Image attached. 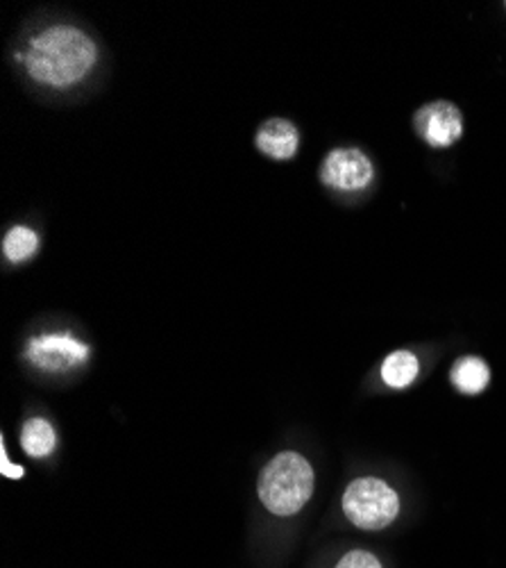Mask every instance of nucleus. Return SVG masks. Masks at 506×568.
Returning a JSON list of instances; mask_svg holds the SVG:
<instances>
[{
  "label": "nucleus",
  "mask_w": 506,
  "mask_h": 568,
  "mask_svg": "<svg viewBox=\"0 0 506 568\" xmlns=\"http://www.w3.org/2000/svg\"><path fill=\"white\" fill-rule=\"evenodd\" d=\"M39 250V237L28 226H14L3 239V255L12 261V265H23V261L32 259Z\"/></svg>",
  "instance_id": "11"
},
{
  "label": "nucleus",
  "mask_w": 506,
  "mask_h": 568,
  "mask_svg": "<svg viewBox=\"0 0 506 568\" xmlns=\"http://www.w3.org/2000/svg\"><path fill=\"white\" fill-rule=\"evenodd\" d=\"M28 360L41 371L62 373L86 362L89 348L66 332L39 334L28 341Z\"/></svg>",
  "instance_id": "6"
},
{
  "label": "nucleus",
  "mask_w": 506,
  "mask_h": 568,
  "mask_svg": "<svg viewBox=\"0 0 506 568\" xmlns=\"http://www.w3.org/2000/svg\"><path fill=\"white\" fill-rule=\"evenodd\" d=\"M413 130L430 148L443 151L464 137V114L447 101H434L413 114Z\"/></svg>",
  "instance_id": "5"
},
{
  "label": "nucleus",
  "mask_w": 506,
  "mask_h": 568,
  "mask_svg": "<svg viewBox=\"0 0 506 568\" xmlns=\"http://www.w3.org/2000/svg\"><path fill=\"white\" fill-rule=\"evenodd\" d=\"M58 444V436L53 425L45 421V419H30L23 425L21 432V446L25 451V455L41 459V457H49L55 451Z\"/></svg>",
  "instance_id": "9"
},
{
  "label": "nucleus",
  "mask_w": 506,
  "mask_h": 568,
  "mask_svg": "<svg viewBox=\"0 0 506 568\" xmlns=\"http://www.w3.org/2000/svg\"><path fill=\"white\" fill-rule=\"evenodd\" d=\"M255 144L264 157L287 162L298 155L300 133L298 127L287 118H268L257 130Z\"/></svg>",
  "instance_id": "7"
},
{
  "label": "nucleus",
  "mask_w": 506,
  "mask_h": 568,
  "mask_svg": "<svg viewBox=\"0 0 506 568\" xmlns=\"http://www.w3.org/2000/svg\"><path fill=\"white\" fill-rule=\"evenodd\" d=\"M23 60L30 78L51 90H69L82 82L99 62L94 39L73 25H51L41 30L28 47Z\"/></svg>",
  "instance_id": "1"
},
{
  "label": "nucleus",
  "mask_w": 506,
  "mask_h": 568,
  "mask_svg": "<svg viewBox=\"0 0 506 568\" xmlns=\"http://www.w3.org/2000/svg\"><path fill=\"white\" fill-rule=\"evenodd\" d=\"M421 364L419 358L411 351H395L391 353L382 364V380L391 389H406L419 378Z\"/></svg>",
  "instance_id": "10"
},
{
  "label": "nucleus",
  "mask_w": 506,
  "mask_h": 568,
  "mask_svg": "<svg viewBox=\"0 0 506 568\" xmlns=\"http://www.w3.org/2000/svg\"><path fill=\"white\" fill-rule=\"evenodd\" d=\"M343 512L361 530H384L400 514V498L380 477H359L343 494Z\"/></svg>",
  "instance_id": "3"
},
{
  "label": "nucleus",
  "mask_w": 506,
  "mask_h": 568,
  "mask_svg": "<svg viewBox=\"0 0 506 568\" xmlns=\"http://www.w3.org/2000/svg\"><path fill=\"white\" fill-rule=\"evenodd\" d=\"M504 8H506V6H504Z\"/></svg>",
  "instance_id": "14"
},
{
  "label": "nucleus",
  "mask_w": 506,
  "mask_h": 568,
  "mask_svg": "<svg viewBox=\"0 0 506 568\" xmlns=\"http://www.w3.org/2000/svg\"><path fill=\"white\" fill-rule=\"evenodd\" d=\"M337 568H382V564L373 552L352 550L337 564Z\"/></svg>",
  "instance_id": "12"
},
{
  "label": "nucleus",
  "mask_w": 506,
  "mask_h": 568,
  "mask_svg": "<svg viewBox=\"0 0 506 568\" xmlns=\"http://www.w3.org/2000/svg\"><path fill=\"white\" fill-rule=\"evenodd\" d=\"M450 380L456 386V391L468 393V396H477V393H482L490 382V369L482 358L468 355L454 362Z\"/></svg>",
  "instance_id": "8"
},
{
  "label": "nucleus",
  "mask_w": 506,
  "mask_h": 568,
  "mask_svg": "<svg viewBox=\"0 0 506 568\" xmlns=\"http://www.w3.org/2000/svg\"><path fill=\"white\" fill-rule=\"evenodd\" d=\"M0 473H3L6 477H10V479H21L23 473H25L23 466H17V464L10 462V457L6 453V446L0 448Z\"/></svg>",
  "instance_id": "13"
},
{
  "label": "nucleus",
  "mask_w": 506,
  "mask_h": 568,
  "mask_svg": "<svg viewBox=\"0 0 506 568\" xmlns=\"http://www.w3.org/2000/svg\"><path fill=\"white\" fill-rule=\"evenodd\" d=\"M257 492L270 514L293 516L313 494V468L298 453H280L261 468Z\"/></svg>",
  "instance_id": "2"
},
{
  "label": "nucleus",
  "mask_w": 506,
  "mask_h": 568,
  "mask_svg": "<svg viewBox=\"0 0 506 568\" xmlns=\"http://www.w3.org/2000/svg\"><path fill=\"white\" fill-rule=\"evenodd\" d=\"M318 178L334 192H363L375 180V164L359 148H334L320 164Z\"/></svg>",
  "instance_id": "4"
}]
</instances>
